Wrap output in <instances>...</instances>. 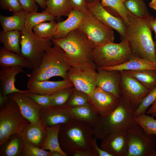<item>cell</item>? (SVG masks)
<instances>
[{
  "instance_id": "obj_1",
  "label": "cell",
  "mask_w": 156,
  "mask_h": 156,
  "mask_svg": "<svg viewBox=\"0 0 156 156\" xmlns=\"http://www.w3.org/2000/svg\"><path fill=\"white\" fill-rule=\"evenodd\" d=\"M128 22L125 25V39L134 56L156 61V51L152 35L151 22L154 18L150 15L140 18L128 11Z\"/></svg>"
},
{
  "instance_id": "obj_2",
  "label": "cell",
  "mask_w": 156,
  "mask_h": 156,
  "mask_svg": "<svg viewBox=\"0 0 156 156\" xmlns=\"http://www.w3.org/2000/svg\"><path fill=\"white\" fill-rule=\"evenodd\" d=\"M94 137L92 127L75 119L62 124L59 144L67 156H95L92 148Z\"/></svg>"
},
{
  "instance_id": "obj_3",
  "label": "cell",
  "mask_w": 156,
  "mask_h": 156,
  "mask_svg": "<svg viewBox=\"0 0 156 156\" xmlns=\"http://www.w3.org/2000/svg\"><path fill=\"white\" fill-rule=\"evenodd\" d=\"M53 44L65 52L71 67L87 66L96 67L93 57L94 47L88 37L77 29L65 37L52 40Z\"/></svg>"
},
{
  "instance_id": "obj_4",
  "label": "cell",
  "mask_w": 156,
  "mask_h": 156,
  "mask_svg": "<svg viewBox=\"0 0 156 156\" xmlns=\"http://www.w3.org/2000/svg\"><path fill=\"white\" fill-rule=\"evenodd\" d=\"M134 110L121 96L118 104L109 114L98 116L92 127L94 137L101 140L109 134L120 130L127 131L137 123L133 115Z\"/></svg>"
},
{
  "instance_id": "obj_5",
  "label": "cell",
  "mask_w": 156,
  "mask_h": 156,
  "mask_svg": "<svg viewBox=\"0 0 156 156\" xmlns=\"http://www.w3.org/2000/svg\"><path fill=\"white\" fill-rule=\"evenodd\" d=\"M53 45L44 53L38 67L32 70L27 76L29 79L36 81L47 80L58 76L67 79V73L71 66L64 51L58 46Z\"/></svg>"
},
{
  "instance_id": "obj_6",
  "label": "cell",
  "mask_w": 156,
  "mask_h": 156,
  "mask_svg": "<svg viewBox=\"0 0 156 156\" xmlns=\"http://www.w3.org/2000/svg\"><path fill=\"white\" fill-rule=\"evenodd\" d=\"M133 56L127 40L122 39L119 43L111 42L94 48L93 57L96 66L103 68L121 65Z\"/></svg>"
},
{
  "instance_id": "obj_7",
  "label": "cell",
  "mask_w": 156,
  "mask_h": 156,
  "mask_svg": "<svg viewBox=\"0 0 156 156\" xmlns=\"http://www.w3.org/2000/svg\"><path fill=\"white\" fill-rule=\"evenodd\" d=\"M30 123L15 102L10 98L0 109V147L12 135H21Z\"/></svg>"
},
{
  "instance_id": "obj_8",
  "label": "cell",
  "mask_w": 156,
  "mask_h": 156,
  "mask_svg": "<svg viewBox=\"0 0 156 156\" xmlns=\"http://www.w3.org/2000/svg\"><path fill=\"white\" fill-rule=\"evenodd\" d=\"M20 55L32 64V70L39 66L44 53L52 46V40L40 38L32 30L24 28L21 31Z\"/></svg>"
},
{
  "instance_id": "obj_9",
  "label": "cell",
  "mask_w": 156,
  "mask_h": 156,
  "mask_svg": "<svg viewBox=\"0 0 156 156\" xmlns=\"http://www.w3.org/2000/svg\"><path fill=\"white\" fill-rule=\"evenodd\" d=\"M78 29L88 37L94 48L114 42L113 29L105 25L92 14L87 8Z\"/></svg>"
},
{
  "instance_id": "obj_10",
  "label": "cell",
  "mask_w": 156,
  "mask_h": 156,
  "mask_svg": "<svg viewBox=\"0 0 156 156\" xmlns=\"http://www.w3.org/2000/svg\"><path fill=\"white\" fill-rule=\"evenodd\" d=\"M127 133V156H156V135L147 134L137 123Z\"/></svg>"
},
{
  "instance_id": "obj_11",
  "label": "cell",
  "mask_w": 156,
  "mask_h": 156,
  "mask_svg": "<svg viewBox=\"0 0 156 156\" xmlns=\"http://www.w3.org/2000/svg\"><path fill=\"white\" fill-rule=\"evenodd\" d=\"M120 72V88L121 95L134 111L150 91L134 77L123 71Z\"/></svg>"
},
{
  "instance_id": "obj_12",
  "label": "cell",
  "mask_w": 156,
  "mask_h": 156,
  "mask_svg": "<svg viewBox=\"0 0 156 156\" xmlns=\"http://www.w3.org/2000/svg\"><path fill=\"white\" fill-rule=\"evenodd\" d=\"M97 75L96 67L83 66L71 67L67 76L75 88L90 96L96 87Z\"/></svg>"
},
{
  "instance_id": "obj_13",
  "label": "cell",
  "mask_w": 156,
  "mask_h": 156,
  "mask_svg": "<svg viewBox=\"0 0 156 156\" xmlns=\"http://www.w3.org/2000/svg\"><path fill=\"white\" fill-rule=\"evenodd\" d=\"M87 8L96 17L106 26L116 31L122 39L126 37V25L122 18L107 10L101 5L100 0L87 1Z\"/></svg>"
},
{
  "instance_id": "obj_14",
  "label": "cell",
  "mask_w": 156,
  "mask_h": 156,
  "mask_svg": "<svg viewBox=\"0 0 156 156\" xmlns=\"http://www.w3.org/2000/svg\"><path fill=\"white\" fill-rule=\"evenodd\" d=\"M119 99L96 86L89 96L88 103L96 115L103 116L109 114L115 109Z\"/></svg>"
},
{
  "instance_id": "obj_15",
  "label": "cell",
  "mask_w": 156,
  "mask_h": 156,
  "mask_svg": "<svg viewBox=\"0 0 156 156\" xmlns=\"http://www.w3.org/2000/svg\"><path fill=\"white\" fill-rule=\"evenodd\" d=\"M99 147L112 156H127V131H119L109 134L101 140Z\"/></svg>"
},
{
  "instance_id": "obj_16",
  "label": "cell",
  "mask_w": 156,
  "mask_h": 156,
  "mask_svg": "<svg viewBox=\"0 0 156 156\" xmlns=\"http://www.w3.org/2000/svg\"><path fill=\"white\" fill-rule=\"evenodd\" d=\"M40 118L44 122L47 127L64 124L74 119L71 107L66 104L42 107Z\"/></svg>"
},
{
  "instance_id": "obj_17",
  "label": "cell",
  "mask_w": 156,
  "mask_h": 156,
  "mask_svg": "<svg viewBox=\"0 0 156 156\" xmlns=\"http://www.w3.org/2000/svg\"><path fill=\"white\" fill-rule=\"evenodd\" d=\"M96 86L120 98L122 96L120 88V72L106 70L96 66Z\"/></svg>"
},
{
  "instance_id": "obj_18",
  "label": "cell",
  "mask_w": 156,
  "mask_h": 156,
  "mask_svg": "<svg viewBox=\"0 0 156 156\" xmlns=\"http://www.w3.org/2000/svg\"><path fill=\"white\" fill-rule=\"evenodd\" d=\"M8 95L15 102L23 116L30 123L35 122L40 119V113L42 107L25 93L16 92Z\"/></svg>"
},
{
  "instance_id": "obj_19",
  "label": "cell",
  "mask_w": 156,
  "mask_h": 156,
  "mask_svg": "<svg viewBox=\"0 0 156 156\" xmlns=\"http://www.w3.org/2000/svg\"><path fill=\"white\" fill-rule=\"evenodd\" d=\"M73 87H74L73 83L68 79L58 81H39L29 79L27 85V90L28 93L49 95Z\"/></svg>"
},
{
  "instance_id": "obj_20",
  "label": "cell",
  "mask_w": 156,
  "mask_h": 156,
  "mask_svg": "<svg viewBox=\"0 0 156 156\" xmlns=\"http://www.w3.org/2000/svg\"><path fill=\"white\" fill-rule=\"evenodd\" d=\"M22 68L19 66L1 68L0 69V92L2 94L7 95L16 92L28 93L27 90H20L15 86L16 75L21 73H26ZM26 74L27 75H28V74Z\"/></svg>"
},
{
  "instance_id": "obj_21",
  "label": "cell",
  "mask_w": 156,
  "mask_h": 156,
  "mask_svg": "<svg viewBox=\"0 0 156 156\" xmlns=\"http://www.w3.org/2000/svg\"><path fill=\"white\" fill-rule=\"evenodd\" d=\"M44 122L40 119L34 123H30L21 135L23 139L29 144L41 148L47 134Z\"/></svg>"
},
{
  "instance_id": "obj_22",
  "label": "cell",
  "mask_w": 156,
  "mask_h": 156,
  "mask_svg": "<svg viewBox=\"0 0 156 156\" xmlns=\"http://www.w3.org/2000/svg\"><path fill=\"white\" fill-rule=\"evenodd\" d=\"M83 16L82 12L72 10L67 16L66 19L57 23L53 39L64 37L72 31L77 29Z\"/></svg>"
},
{
  "instance_id": "obj_23",
  "label": "cell",
  "mask_w": 156,
  "mask_h": 156,
  "mask_svg": "<svg viewBox=\"0 0 156 156\" xmlns=\"http://www.w3.org/2000/svg\"><path fill=\"white\" fill-rule=\"evenodd\" d=\"M0 66L1 68L19 66L33 69L32 64L27 60L3 46L1 47L0 49Z\"/></svg>"
},
{
  "instance_id": "obj_24",
  "label": "cell",
  "mask_w": 156,
  "mask_h": 156,
  "mask_svg": "<svg viewBox=\"0 0 156 156\" xmlns=\"http://www.w3.org/2000/svg\"><path fill=\"white\" fill-rule=\"evenodd\" d=\"M101 68L106 70H116L119 71L144 70L156 71V61L133 56L130 60L121 65Z\"/></svg>"
},
{
  "instance_id": "obj_25",
  "label": "cell",
  "mask_w": 156,
  "mask_h": 156,
  "mask_svg": "<svg viewBox=\"0 0 156 156\" xmlns=\"http://www.w3.org/2000/svg\"><path fill=\"white\" fill-rule=\"evenodd\" d=\"M26 12L23 10L13 13L10 16L0 15V23L3 31L18 30L21 31L25 28Z\"/></svg>"
},
{
  "instance_id": "obj_26",
  "label": "cell",
  "mask_w": 156,
  "mask_h": 156,
  "mask_svg": "<svg viewBox=\"0 0 156 156\" xmlns=\"http://www.w3.org/2000/svg\"><path fill=\"white\" fill-rule=\"evenodd\" d=\"M23 145L21 135H12L0 147V156H22Z\"/></svg>"
},
{
  "instance_id": "obj_27",
  "label": "cell",
  "mask_w": 156,
  "mask_h": 156,
  "mask_svg": "<svg viewBox=\"0 0 156 156\" xmlns=\"http://www.w3.org/2000/svg\"><path fill=\"white\" fill-rule=\"evenodd\" d=\"M72 10L70 0H47L46 7L42 12L59 19L62 16H68Z\"/></svg>"
},
{
  "instance_id": "obj_28",
  "label": "cell",
  "mask_w": 156,
  "mask_h": 156,
  "mask_svg": "<svg viewBox=\"0 0 156 156\" xmlns=\"http://www.w3.org/2000/svg\"><path fill=\"white\" fill-rule=\"evenodd\" d=\"M71 111L74 119L92 127L95 125L98 116L94 113L89 103L71 107Z\"/></svg>"
},
{
  "instance_id": "obj_29",
  "label": "cell",
  "mask_w": 156,
  "mask_h": 156,
  "mask_svg": "<svg viewBox=\"0 0 156 156\" xmlns=\"http://www.w3.org/2000/svg\"><path fill=\"white\" fill-rule=\"evenodd\" d=\"M61 125L47 127V135L41 148L46 151H58L63 156H67L61 149L59 141L58 134Z\"/></svg>"
},
{
  "instance_id": "obj_30",
  "label": "cell",
  "mask_w": 156,
  "mask_h": 156,
  "mask_svg": "<svg viewBox=\"0 0 156 156\" xmlns=\"http://www.w3.org/2000/svg\"><path fill=\"white\" fill-rule=\"evenodd\" d=\"M21 32L12 30L0 32V41L6 49L20 55V39Z\"/></svg>"
},
{
  "instance_id": "obj_31",
  "label": "cell",
  "mask_w": 156,
  "mask_h": 156,
  "mask_svg": "<svg viewBox=\"0 0 156 156\" xmlns=\"http://www.w3.org/2000/svg\"><path fill=\"white\" fill-rule=\"evenodd\" d=\"M137 80L149 91L156 86V71L140 70L123 71Z\"/></svg>"
},
{
  "instance_id": "obj_32",
  "label": "cell",
  "mask_w": 156,
  "mask_h": 156,
  "mask_svg": "<svg viewBox=\"0 0 156 156\" xmlns=\"http://www.w3.org/2000/svg\"><path fill=\"white\" fill-rule=\"evenodd\" d=\"M102 5L108 11L113 14L120 17L125 25L128 22V11L125 7L121 0H100Z\"/></svg>"
},
{
  "instance_id": "obj_33",
  "label": "cell",
  "mask_w": 156,
  "mask_h": 156,
  "mask_svg": "<svg viewBox=\"0 0 156 156\" xmlns=\"http://www.w3.org/2000/svg\"><path fill=\"white\" fill-rule=\"evenodd\" d=\"M55 19L53 16L46 12H26L25 28L32 30L36 26L40 23L54 21Z\"/></svg>"
},
{
  "instance_id": "obj_34",
  "label": "cell",
  "mask_w": 156,
  "mask_h": 156,
  "mask_svg": "<svg viewBox=\"0 0 156 156\" xmlns=\"http://www.w3.org/2000/svg\"><path fill=\"white\" fill-rule=\"evenodd\" d=\"M123 3L126 9L135 16L143 18L150 15L143 0H127Z\"/></svg>"
},
{
  "instance_id": "obj_35",
  "label": "cell",
  "mask_w": 156,
  "mask_h": 156,
  "mask_svg": "<svg viewBox=\"0 0 156 156\" xmlns=\"http://www.w3.org/2000/svg\"><path fill=\"white\" fill-rule=\"evenodd\" d=\"M57 23L55 20L42 23L36 26L32 30L38 37L52 40L53 39Z\"/></svg>"
},
{
  "instance_id": "obj_36",
  "label": "cell",
  "mask_w": 156,
  "mask_h": 156,
  "mask_svg": "<svg viewBox=\"0 0 156 156\" xmlns=\"http://www.w3.org/2000/svg\"><path fill=\"white\" fill-rule=\"evenodd\" d=\"M153 117L144 113L134 117V119L147 134L156 135V120Z\"/></svg>"
},
{
  "instance_id": "obj_37",
  "label": "cell",
  "mask_w": 156,
  "mask_h": 156,
  "mask_svg": "<svg viewBox=\"0 0 156 156\" xmlns=\"http://www.w3.org/2000/svg\"><path fill=\"white\" fill-rule=\"evenodd\" d=\"M89 96L87 94L76 89L74 87L65 104L71 107L86 105L89 103Z\"/></svg>"
},
{
  "instance_id": "obj_38",
  "label": "cell",
  "mask_w": 156,
  "mask_h": 156,
  "mask_svg": "<svg viewBox=\"0 0 156 156\" xmlns=\"http://www.w3.org/2000/svg\"><path fill=\"white\" fill-rule=\"evenodd\" d=\"M156 101V86L151 90L142 100L138 107L134 112V116L145 113L149 107Z\"/></svg>"
},
{
  "instance_id": "obj_39",
  "label": "cell",
  "mask_w": 156,
  "mask_h": 156,
  "mask_svg": "<svg viewBox=\"0 0 156 156\" xmlns=\"http://www.w3.org/2000/svg\"><path fill=\"white\" fill-rule=\"evenodd\" d=\"M74 88L73 87L64 89L51 94V105L59 106L65 104Z\"/></svg>"
},
{
  "instance_id": "obj_40",
  "label": "cell",
  "mask_w": 156,
  "mask_h": 156,
  "mask_svg": "<svg viewBox=\"0 0 156 156\" xmlns=\"http://www.w3.org/2000/svg\"><path fill=\"white\" fill-rule=\"evenodd\" d=\"M22 139L23 145L22 156H49V151H47L30 144Z\"/></svg>"
},
{
  "instance_id": "obj_41",
  "label": "cell",
  "mask_w": 156,
  "mask_h": 156,
  "mask_svg": "<svg viewBox=\"0 0 156 156\" xmlns=\"http://www.w3.org/2000/svg\"><path fill=\"white\" fill-rule=\"evenodd\" d=\"M25 94L42 107H47L51 105V94L44 95L29 93Z\"/></svg>"
},
{
  "instance_id": "obj_42",
  "label": "cell",
  "mask_w": 156,
  "mask_h": 156,
  "mask_svg": "<svg viewBox=\"0 0 156 156\" xmlns=\"http://www.w3.org/2000/svg\"><path fill=\"white\" fill-rule=\"evenodd\" d=\"M2 9L8 10L15 13L23 10L18 0H0Z\"/></svg>"
},
{
  "instance_id": "obj_43",
  "label": "cell",
  "mask_w": 156,
  "mask_h": 156,
  "mask_svg": "<svg viewBox=\"0 0 156 156\" xmlns=\"http://www.w3.org/2000/svg\"><path fill=\"white\" fill-rule=\"evenodd\" d=\"M23 10L27 12H37L38 5L34 0H18Z\"/></svg>"
},
{
  "instance_id": "obj_44",
  "label": "cell",
  "mask_w": 156,
  "mask_h": 156,
  "mask_svg": "<svg viewBox=\"0 0 156 156\" xmlns=\"http://www.w3.org/2000/svg\"><path fill=\"white\" fill-rule=\"evenodd\" d=\"M73 10H76L83 12L87 8L86 0H70Z\"/></svg>"
},
{
  "instance_id": "obj_45",
  "label": "cell",
  "mask_w": 156,
  "mask_h": 156,
  "mask_svg": "<svg viewBox=\"0 0 156 156\" xmlns=\"http://www.w3.org/2000/svg\"><path fill=\"white\" fill-rule=\"evenodd\" d=\"M97 139L94 137L92 144V149L95 156H112L111 155L99 147L96 142Z\"/></svg>"
},
{
  "instance_id": "obj_46",
  "label": "cell",
  "mask_w": 156,
  "mask_h": 156,
  "mask_svg": "<svg viewBox=\"0 0 156 156\" xmlns=\"http://www.w3.org/2000/svg\"><path fill=\"white\" fill-rule=\"evenodd\" d=\"M146 113L150 114L153 117H156V101L148 109Z\"/></svg>"
},
{
  "instance_id": "obj_47",
  "label": "cell",
  "mask_w": 156,
  "mask_h": 156,
  "mask_svg": "<svg viewBox=\"0 0 156 156\" xmlns=\"http://www.w3.org/2000/svg\"><path fill=\"white\" fill-rule=\"evenodd\" d=\"M10 99L8 95H3L0 92V108L3 107Z\"/></svg>"
},
{
  "instance_id": "obj_48",
  "label": "cell",
  "mask_w": 156,
  "mask_h": 156,
  "mask_svg": "<svg viewBox=\"0 0 156 156\" xmlns=\"http://www.w3.org/2000/svg\"><path fill=\"white\" fill-rule=\"evenodd\" d=\"M36 3L42 9L44 10L46 7V0H34Z\"/></svg>"
},
{
  "instance_id": "obj_49",
  "label": "cell",
  "mask_w": 156,
  "mask_h": 156,
  "mask_svg": "<svg viewBox=\"0 0 156 156\" xmlns=\"http://www.w3.org/2000/svg\"><path fill=\"white\" fill-rule=\"evenodd\" d=\"M151 27L152 31L154 32L155 34H156V18H154L152 21Z\"/></svg>"
},
{
  "instance_id": "obj_50",
  "label": "cell",
  "mask_w": 156,
  "mask_h": 156,
  "mask_svg": "<svg viewBox=\"0 0 156 156\" xmlns=\"http://www.w3.org/2000/svg\"><path fill=\"white\" fill-rule=\"evenodd\" d=\"M49 151V156H63L60 153L57 151Z\"/></svg>"
},
{
  "instance_id": "obj_51",
  "label": "cell",
  "mask_w": 156,
  "mask_h": 156,
  "mask_svg": "<svg viewBox=\"0 0 156 156\" xmlns=\"http://www.w3.org/2000/svg\"><path fill=\"white\" fill-rule=\"evenodd\" d=\"M149 6L156 11V0H151L149 3Z\"/></svg>"
},
{
  "instance_id": "obj_52",
  "label": "cell",
  "mask_w": 156,
  "mask_h": 156,
  "mask_svg": "<svg viewBox=\"0 0 156 156\" xmlns=\"http://www.w3.org/2000/svg\"><path fill=\"white\" fill-rule=\"evenodd\" d=\"M154 44L155 46V51H156V41H154Z\"/></svg>"
},
{
  "instance_id": "obj_53",
  "label": "cell",
  "mask_w": 156,
  "mask_h": 156,
  "mask_svg": "<svg viewBox=\"0 0 156 156\" xmlns=\"http://www.w3.org/2000/svg\"><path fill=\"white\" fill-rule=\"evenodd\" d=\"M122 2L123 3L124 2L126 1L127 0H121Z\"/></svg>"
},
{
  "instance_id": "obj_54",
  "label": "cell",
  "mask_w": 156,
  "mask_h": 156,
  "mask_svg": "<svg viewBox=\"0 0 156 156\" xmlns=\"http://www.w3.org/2000/svg\"><path fill=\"white\" fill-rule=\"evenodd\" d=\"M155 40H156V34H155Z\"/></svg>"
},
{
  "instance_id": "obj_55",
  "label": "cell",
  "mask_w": 156,
  "mask_h": 156,
  "mask_svg": "<svg viewBox=\"0 0 156 156\" xmlns=\"http://www.w3.org/2000/svg\"><path fill=\"white\" fill-rule=\"evenodd\" d=\"M91 0H86V1H91Z\"/></svg>"
},
{
  "instance_id": "obj_56",
  "label": "cell",
  "mask_w": 156,
  "mask_h": 156,
  "mask_svg": "<svg viewBox=\"0 0 156 156\" xmlns=\"http://www.w3.org/2000/svg\"><path fill=\"white\" fill-rule=\"evenodd\" d=\"M46 1L47 0H46Z\"/></svg>"
}]
</instances>
